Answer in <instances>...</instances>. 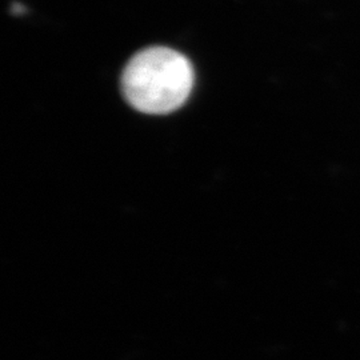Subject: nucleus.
I'll use <instances>...</instances> for the list:
<instances>
[{
    "label": "nucleus",
    "mask_w": 360,
    "mask_h": 360,
    "mask_svg": "<svg viewBox=\"0 0 360 360\" xmlns=\"http://www.w3.org/2000/svg\"><path fill=\"white\" fill-rule=\"evenodd\" d=\"M11 11L13 13H25V7L22 4H13Z\"/></svg>",
    "instance_id": "f03ea898"
},
{
    "label": "nucleus",
    "mask_w": 360,
    "mask_h": 360,
    "mask_svg": "<svg viewBox=\"0 0 360 360\" xmlns=\"http://www.w3.org/2000/svg\"><path fill=\"white\" fill-rule=\"evenodd\" d=\"M193 86L190 60L167 47H150L129 60L122 75V91L134 108L163 115L178 110Z\"/></svg>",
    "instance_id": "f257e3e1"
}]
</instances>
